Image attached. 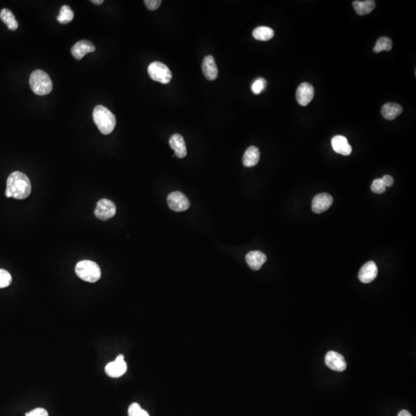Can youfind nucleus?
<instances>
[{"label":"nucleus","instance_id":"obj_16","mask_svg":"<svg viewBox=\"0 0 416 416\" xmlns=\"http://www.w3.org/2000/svg\"><path fill=\"white\" fill-rule=\"evenodd\" d=\"M331 145L335 152L344 156H348L352 153V146L348 143V139L345 137L338 135L331 139Z\"/></svg>","mask_w":416,"mask_h":416},{"label":"nucleus","instance_id":"obj_2","mask_svg":"<svg viewBox=\"0 0 416 416\" xmlns=\"http://www.w3.org/2000/svg\"><path fill=\"white\" fill-rule=\"evenodd\" d=\"M93 118L103 135H108L114 131L117 124L115 116L104 106H97L94 108Z\"/></svg>","mask_w":416,"mask_h":416},{"label":"nucleus","instance_id":"obj_22","mask_svg":"<svg viewBox=\"0 0 416 416\" xmlns=\"http://www.w3.org/2000/svg\"><path fill=\"white\" fill-rule=\"evenodd\" d=\"M254 38L260 41H269L275 36V32L272 28L268 26L257 27L252 32Z\"/></svg>","mask_w":416,"mask_h":416},{"label":"nucleus","instance_id":"obj_24","mask_svg":"<svg viewBox=\"0 0 416 416\" xmlns=\"http://www.w3.org/2000/svg\"><path fill=\"white\" fill-rule=\"evenodd\" d=\"M73 16L74 14L71 8L69 5H65L62 6L60 9V15L57 16V20L62 24L68 23L73 20Z\"/></svg>","mask_w":416,"mask_h":416},{"label":"nucleus","instance_id":"obj_20","mask_svg":"<svg viewBox=\"0 0 416 416\" xmlns=\"http://www.w3.org/2000/svg\"><path fill=\"white\" fill-rule=\"evenodd\" d=\"M353 7L355 12L360 15H367L373 11L376 7V2L373 0L366 1H354Z\"/></svg>","mask_w":416,"mask_h":416},{"label":"nucleus","instance_id":"obj_25","mask_svg":"<svg viewBox=\"0 0 416 416\" xmlns=\"http://www.w3.org/2000/svg\"><path fill=\"white\" fill-rule=\"evenodd\" d=\"M128 415L129 416H149L147 412L142 410L138 403H133L131 405L128 410Z\"/></svg>","mask_w":416,"mask_h":416},{"label":"nucleus","instance_id":"obj_21","mask_svg":"<svg viewBox=\"0 0 416 416\" xmlns=\"http://www.w3.org/2000/svg\"><path fill=\"white\" fill-rule=\"evenodd\" d=\"M0 19H2L4 23L6 24L7 27L10 30H16L19 26V23L15 19V15L9 9H2L0 12Z\"/></svg>","mask_w":416,"mask_h":416},{"label":"nucleus","instance_id":"obj_19","mask_svg":"<svg viewBox=\"0 0 416 416\" xmlns=\"http://www.w3.org/2000/svg\"><path fill=\"white\" fill-rule=\"evenodd\" d=\"M260 160V150L255 146H250L247 149L243 156V164L247 167H252Z\"/></svg>","mask_w":416,"mask_h":416},{"label":"nucleus","instance_id":"obj_8","mask_svg":"<svg viewBox=\"0 0 416 416\" xmlns=\"http://www.w3.org/2000/svg\"><path fill=\"white\" fill-rule=\"evenodd\" d=\"M128 370V365L124 361V355H118L114 362L107 364L105 368V372L107 376L111 378H119L126 373Z\"/></svg>","mask_w":416,"mask_h":416},{"label":"nucleus","instance_id":"obj_5","mask_svg":"<svg viewBox=\"0 0 416 416\" xmlns=\"http://www.w3.org/2000/svg\"><path fill=\"white\" fill-rule=\"evenodd\" d=\"M148 74L152 80L167 84L172 80V73L168 66L160 62H153L148 66Z\"/></svg>","mask_w":416,"mask_h":416},{"label":"nucleus","instance_id":"obj_1","mask_svg":"<svg viewBox=\"0 0 416 416\" xmlns=\"http://www.w3.org/2000/svg\"><path fill=\"white\" fill-rule=\"evenodd\" d=\"M32 186L30 180L25 173L15 171L11 173L7 179L6 197H13L18 200L27 198L31 194Z\"/></svg>","mask_w":416,"mask_h":416},{"label":"nucleus","instance_id":"obj_4","mask_svg":"<svg viewBox=\"0 0 416 416\" xmlns=\"http://www.w3.org/2000/svg\"><path fill=\"white\" fill-rule=\"evenodd\" d=\"M77 276L84 281L95 283L101 277V270L99 265L91 261L83 260L76 265Z\"/></svg>","mask_w":416,"mask_h":416},{"label":"nucleus","instance_id":"obj_32","mask_svg":"<svg viewBox=\"0 0 416 416\" xmlns=\"http://www.w3.org/2000/svg\"><path fill=\"white\" fill-rule=\"evenodd\" d=\"M398 416H412V415L410 412L406 411V410H403V411L399 413Z\"/></svg>","mask_w":416,"mask_h":416},{"label":"nucleus","instance_id":"obj_31","mask_svg":"<svg viewBox=\"0 0 416 416\" xmlns=\"http://www.w3.org/2000/svg\"><path fill=\"white\" fill-rule=\"evenodd\" d=\"M382 180L386 187L393 186V183H394L393 177H391L390 175H385L384 177H382Z\"/></svg>","mask_w":416,"mask_h":416},{"label":"nucleus","instance_id":"obj_15","mask_svg":"<svg viewBox=\"0 0 416 416\" xmlns=\"http://www.w3.org/2000/svg\"><path fill=\"white\" fill-rule=\"evenodd\" d=\"M247 264L252 270L259 271L263 266L264 264L267 261V257L263 252L259 251L250 252L246 255Z\"/></svg>","mask_w":416,"mask_h":416},{"label":"nucleus","instance_id":"obj_7","mask_svg":"<svg viewBox=\"0 0 416 416\" xmlns=\"http://www.w3.org/2000/svg\"><path fill=\"white\" fill-rule=\"evenodd\" d=\"M167 204L170 209L177 212L187 211L190 204L187 197L183 193L174 191L170 193L167 197Z\"/></svg>","mask_w":416,"mask_h":416},{"label":"nucleus","instance_id":"obj_3","mask_svg":"<svg viewBox=\"0 0 416 416\" xmlns=\"http://www.w3.org/2000/svg\"><path fill=\"white\" fill-rule=\"evenodd\" d=\"M29 85L32 92L38 96H45L51 93L53 82L46 72L36 70L32 72L29 78Z\"/></svg>","mask_w":416,"mask_h":416},{"label":"nucleus","instance_id":"obj_33","mask_svg":"<svg viewBox=\"0 0 416 416\" xmlns=\"http://www.w3.org/2000/svg\"><path fill=\"white\" fill-rule=\"evenodd\" d=\"M91 2L93 3L97 4V5H101L104 2V0H92Z\"/></svg>","mask_w":416,"mask_h":416},{"label":"nucleus","instance_id":"obj_12","mask_svg":"<svg viewBox=\"0 0 416 416\" xmlns=\"http://www.w3.org/2000/svg\"><path fill=\"white\" fill-rule=\"evenodd\" d=\"M378 276V268L374 262H369L362 266L359 271V278L365 284L373 281Z\"/></svg>","mask_w":416,"mask_h":416},{"label":"nucleus","instance_id":"obj_23","mask_svg":"<svg viewBox=\"0 0 416 416\" xmlns=\"http://www.w3.org/2000/svg\"><path fill=\"white\" fill-rule=\"evenodd\" d=\"M392 48H393V42H392L391 39L383 36V37L379 38L378 39L377 43L374 47L373 50L375 53H379L382 51H390Z\"/></svg>","mask_w":416,"mask_h":416},{"label":"nucleus","instance_id":"obj_6","mask_svg":"<svg viewBox=\"0 0 416 416\" xmlns=\"http://www.w3.org/2000/svg\"><path fill=\"white\" fill-rule=\"evenodd\" d=\"M116 212L117 208L113 201L107 199H101L97 202L94 214L99 219L107 221L114 217Z\"/></svg>","mask_w":416,"mask_h":416},{"label":"nucleus","instance_id":"obj_28","mask_svg":"<svg viewBox=\"0 0 416 416\" xmlns=\"http://www.w3.org/2000/svg\"><path fill=\"white\" fill-rule=\"evenodd\" d=\"M372 191L376 194H380L384 193L386 190V187L382 182V178L376 179L372 182V187H371Z\"/></svg>","mask_w":416,"mask_h":416},{"label":"nucleus","instance_id":"obj_10","mask_svg":"<svg viewBox=\"0 0 416 416\" xmlns=\"http://www.w3.org/2000/svg\"><path fill=\"white\" fill-rule=\"evenodd\" d=\"M314 95V87L308 83H301L296 91V99L301 106L305 107L312 101Z\"/></svg>","mask_w":416,"mask_h":416},{"label":"nucleus","instance_id":"obj_13","mask_svg":"<svg viewBox=\"0 0 416 416\" xmlns=\"http://www.w3.org/2000/svg\"><path fill=\"white\" fill-rule=\"evenodd\" d=\"M95 51V46L88 40H80L72 47L71 53L73 57L80 60L89 53Z\"/></svg>","mask_w":416,"mask_h":416},{"label":"nucleus","instance_id":"obj_30","mask_svg":"<svg viewBox=\"0 0 416 416\" xmlns=\"http://www.w3.org/2000/svg\"><path fill=\"white\" fill-rule=\"evenodd\" d=\"M26 416H49V415L44 409L38 408L36 410H32L29 413H26Z\"/></svg>","mask_w":416,"mask_h":416},{"label":"nucleus","instance_id":"obj_29","mask_svg":"<svg viewBox=\"0 0 416 416\" xmlns=\"http://www.w3.org/2000/svg\"><path fill=\"white\" fill-rule=\"evenodd\" d=\"M161 0H145V5L149 10H156L161 5Z\"/></svg>","mask_w":416,"mask_h":416},{"label":"nucleus","instance_id":"obj_11","mask_svg":"<svg viewBox=\"0 0 416 416\" xmlns=\"http://www.w3.org/2000/svg\"><path fill=\"white\" fill-rule=\"evenodd\" d=\"M333 204V197L330 194H317L313 198L312 211L315 214H321L329 209L331 204Z\"/></svg>","mask_w":416,"mask_h":416},{"label":"nucleus","instance_id":"obj_26","mask_svg":"<svg viewBox=\"0 0 416 416\" xmlns=\"http://www.w3.org/2000/svg\"><path fill=\"white\" fill-rule=\"evenodd\" d=\"M266 86H267V82H266V80H265V79H257V80L254 82L253 84H252V92H253L254 94H256V95H259V94H260L262 91L265 90V89L266 88Z\"/></svg>","mask_w":416,"mask_h":416},{"label":"nucleus","instance_id":"obj_27","mask_svg":"<svg viewBox=\"0 0 416 416\" xmlns=\"http://www.w3.org/2000/svg\"><path fill=\"white\" fill-rule=\"evenodd\" d=\"M12 283V276L7 271L0 269V288L8 287Z\"/></svg>","mask_w":416,"mask_h":416},{"label":"nucleus","instance_id":"obj_17","mask_svg":"<svg viewBox=\"0 0 416 416\" xmlns=\"http://www.w3.org/2000/svg\"><path fill=\"white\" fill-rule=\"evenodd\" d=\"M170 147L175 151V155L178 158H184L187 156V147L184 138L178 134L171 136L169 140Z\"/></svg>","mask_w":416,"mask_h":416},{"label":"nucleus","instance_id":"obj_9","mask_svg":"<svg viewBox=\"0 0 416 416\" xmlns=\"http://www.w3.org/2000/svg\"><path fill=\"white\" fill-rule=\"evenodd\" d=\"M325 365L331 370L335 372H343L346 369L347 365L344 357L341 354L334 351H330L325 356Z\"/></svg>","mask_w":416,"mask_h":416},{"label":"nucleus","instance_id":"obj_18","mask_svg":"<svg viewBox=\"0 0 416 416\" xmlns=\"http://www.w3.org/2000/svg\"><path fill=\"white\" fill-rule=\"evenodd\" d=\"M382 115L388 121H393L403 113V107L395 103H387L382 107Z\"/></svg>","mask_w":416,"mask_h":416},{"label":"nucleus","instance_id":"obj_14","mask_svg":"<svg viewBox=\"0 0 416 416\" xmlns=\"http://www.w3.org/2000/svg\"><path fill=\"white\" fill-rule=\"evenodd\" d=\"M202 71L204 77L208 80H215L218 77V66L212 56H207L202 63Z\"/></svg>","mask_w":416,"mask_h":416}]
</instances>
